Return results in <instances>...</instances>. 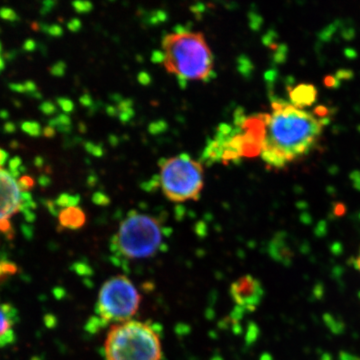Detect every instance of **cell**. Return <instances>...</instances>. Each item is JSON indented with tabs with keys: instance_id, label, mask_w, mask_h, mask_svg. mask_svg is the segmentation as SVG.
I'll use <instances>...</instances> for the list:
<instances>
[{
	"instance_id": "6da1fadb",
	"label": "cell",
	"mask_w": 360,
	"mask_h": 360,
	"mask_svg": "<svg viewBox=\"0 0 360 360\" xmlns=\"http://www.w3.org/2000/svg\"><path fill=\"white\" fill-rule=\"evenodd\" d=\"M322 131L321 120L309 111L277 101L272 112L265 116L260 155L270 167L283 168L309 155Z\"/></svg>"
},
{
	"instance_id": "7a4b0ae2",
	"label": "cell",
	"mask_w": 360,
	"mask_h": 360,
	"mask_svg": "<svg viewBox=\"0 0 360 360\" xmlns=\"http://www.w3.org/2000/svg\"><path fill=\"white\" fill-rule=\"evenodd\" d=\"M162 63L181 80H203L213 68V54L200 32H174L162 40Z\"/></svg>"
},
{
	"instance_id": "3957f363",
	"label": "cell",
	"mask_w": 360,
	"mask_h": 360,
	"mask_svg": "<svg viewBox=\"0 0 360 360\" xmlns=\"http://www.w3.org/2000/svg\"><path fill=\"white\" fill-rule=\"evenodd\" d=\"M104 355L105 360H162V345L153 326L129 321L108 331Z\"/></svg>"
},
{
	"instance_id": "277c9868",
	"label": "cell",
	"mask_w": 360,
	"mask_h": 360,
	"mask_svg": "<svg viewBox=\"0 0 360 360\" xmlns=\"http://www.w3.org/2000/svg\"><path fill=\"white\" fill-rule=\"evenodd\" d=\"M161 243L160 222L141 213H134L123 220L115 238L116 248L129 259L153 257L160 250Z\"/></svg>"
},
{
	"instance_id": "5b68a950",
	"label": "cell",
	"mask_w": 360,
	"mask_h": 360,
	"mask_svg": "<svg viewBox=\"0 0 360 360\" xmlns=\"http://www.w3.org/2000/svg\"><path fill=\"white\" fill-rule=\"evenodd\" d=\"M205 184L202 165L188 155L168 158L161 165L160 186L172 202L198 200Z\"/></svg>"
},
{
	"instance_id": "8992f818",
	"label": "cell",
	"mask_w": 360,
	"mask_h": 360,
	"mask_svg": "<svg viewBox=\"0 0 360 360\" xmlns=\"http://www.w3.org/2000/svg\"><path fill=\"white\" fill-rule=\"evenodd\" d=\"M141 295L129 277L117 276L108 279L99 291L96 312L99 319L108 322L129 321L139 309Z\"/></svg>"
},
{
	"instance_id": "52a82bcc",
	"label": "cell",
	"mask_w": 360,
	"mask_h": 360,
	"mask_svg": "<svg viewBox=\"0 0 360 360\" xmlns=\"http://www.w3.org/2000/svg\"><path fill=\"white\" fill-rule=\"evenodd\" d=\"M23 205L18 181L0 168V224L8 222L16 212H22Z\"/></svg>"
},
{
	"instance_id": "ba28073f",
	"label": "cell",
	"mask_w": 360,
	"mask_h": 360,
	"mask_svg": "<svg viewBox=\"0 0 360 360\" xmlns=\"http://www.w3.org/2000/svg\"><path fill=\"white\" fill-rule=\"evenodd\" d=\"M231 293L238 307L248 311H255L264 298V290L255 277L243 276L231 284Z\"/></svg>"
},
{
	"instance_id": "9c48e42d",
	"label": "cell",
	"mask_w": 360,
	"mask_h": 360,
	"mask_svg": "<svg viewBox=\"0 0 360 360\" xmlns=\"http://www.w3.org/2000/svg\"><path fill=\"white\" fill-rule=\"evenodd\" d=\"M18 321V309L9 303L0 302V347L15 341L14 328Z\"/></svg>"
},
{
	"instance_id": "30bf717a",
	"label": "cell",
	"mask_w": 360,
	"mask_h": 360,
	"mask_svg": "<svg viewBox=\"0 0 360 360\" xmlns=\"http://www.w3.org/2000/svg\"><path fill=\"white\" fill-rule=\"evenodd\" d=\"M59 221L65 227L70 229H78L84 226L86 217L84 210L77 206H70L61 210L59 213Z\"/></svg>"
},
{
	"instance_id": "8fae6325",
	"label": "cell",
	"mask_w": 360,
	"mask_h": 360,
	"mask_svg": "<svg viewBox=\"0 0 360 360\" xmlns=\"http://www.w3.org/2000/svg\"><path fill=\"white\" fill-rule=\"evenodd\" d=\"M314 97V87L310 86V85H300L291 94V99L297 108H300L303 104L312 103Z\"/></svg>"
},
{
	"instance_id": "7c38bea8",
	"label": "cell",
	"mask_w": 360,
	"mask_h": 360,
	"mask_svg": "<svg viewBox=\"0 0 360 360\" xmlns=\"http://www.w3.org/2000/svg\"><path fill=\"white\" fill-rule=\"evenodd\" d=\"M20 129L32 137H39L42 134L41 127L37 122H22L20 123Z\"/></svg>"
},
{
	"instance_id": "4fadbf2b",
	"label": "cell",
	"mask_w": 360,
	"mask_h": 360,
	"mask_svg": "<svg viewBox=\"0 0 360 360\" xmlns=\"http://www.w3.org/2000/svg\"><path fill=\"white\" fill-rule=\"evenodd\" d=\"M0 18L11 21V22H15V21L20 20V16L18 15V13L13 9L9 8V7H1L0 8Z\"/></svg>"
},
{
	"instance_id": "5bb4252c",
	"label": "cell",
	"mask_w": 360,
	"mask_h": 360,
	"mask_svg": "<svg viewBox=\"0 0 360 360\" xmlns=\"http://www.w3.org/2000/svg\"><path fill=\"white\" fill-rule=\"evenodd\" d=\"M39 110L45 115H53L58 112V108L51 101H44L39 105Z\"/></svg>"
},
{
	"instance_id": "9a60e30c",
	"label": "cell",
	"mask_w": 360,
	"mask_h": 360,
	"mask_svg": "<svg viewBox=\"0 0 360 360\" xmlns=\"http://www.w3.org/2000/svg\"><path fill=\"white\" fill-rule=\"evenodd\" d=\"M65 63L63 61H58V63H54L51 68V73L53 77H63L65 73Z\"/></svg>"
},
{
	"instance_id": "2e32d148",
	"label": "cell",
	"mask_w": 360,
	"mask_h": 360,
	"mask_svg": "<svg viewBox=\"0 0 360 360\" xmlns=\"http://www.w3.org/2000/svg\"><path fill=\"white\" fill-rule=\"evenodd\" d=\"M18 184L21 191H28V189L32 188L34 186V180L30 176H22L18 180Z\"/></svg>"
},
{
	"instance_id": "e0dca14e",
	"label": "cell",
	"mask_w": 360,
	"mask_h": 360,
	"mask_svg": "<svg viewBox=\"0 0 360 360\" xmlns=\"http://www.w3.org/2000/svg\"><path fill=\"white\" fill-rule=\"evenodd\" d=\"M56 103H58L61 110L65 111V112H71L73 108H75L72 101H70V99L65 98V97H59V98L56 99Z\"/></svg>"
},
{
	"instance_id": "ac0fdd59",
	"label": "cell",
	"mask_w": 360,
	"mask_h": 360,
	"mask_svg": "<svg viewBox=\"0 0 360 360\" xmlns=\"http://www.w3.org/2000/svg\"><path fill=\"white\" fill-rule=\"evenodd\" d=\"M72 6L73 7H75V11H77V13H89L90 9L92 8V6L91 4H90V2H73Z\"/></svg>"
},
{
	"instance_id": "d6986e66",
	"label": "cell",
	"mask_w": 360,
	"mask_h": 360,
	"mask_svg": "<svg viewBox=\"0 0 360 360\" xmlns=\"http://www.w3.org/2000/svg\"><path fill=\"white\" fill-rule=\"evenodd\" d=\"M56 6V1H51V0H47V1L42 2V8L40 9V14L41 15H46L52 11L54 6Z\"/></svg>"
},
{
	"instance_id": "ffe728a7",
	"label": "cell",
	"mask_w": 360,
	"mask_h": 360,
	"mask_svg": "<svg viewBox=\"0 0 360 360\" xmlns=\"http://www.w3.org/2000/svg\"><path fill=\"white\" fill-rule=\"evenodd\" d=\"M47 34L51 35V37H59L63 34V30L61 26L58 25H52L49 26V30H47Z\"/></svg>"
},
{
	"instance_id": "44dd1931",
	"label": "cell",
	"mask_w": 360,
	"mask_h": 360,
	"mask_svg": "<svg viewBox=\"0 0 360 360\" xmlns=\"http://www.w3.org/2000/svg\"><path fill=\"white\" fill-rule=\"evenodd\" d=\"M22 49H25L26 52H32L37 51V44L34 39H27L25 40V44L22 45Z\"/></svg>"
},
{
	"instance_id": "7402d4cb",
	"label": "cell",
	"mask_w": 360,
	"mask_h": 360,
	"mask_svg": "<svg viewBox=\"0 0 360 360\" xmlns=\"http://www.w3.org/2000/svg\"><path fill=\"white\" fill-rule=\"evenodd\" d=\"M21 162H22V160H21L20 156H14V158H11V160H9V170L20 169V167H21Z\"/></svg>"
},
{
	"instance_id": "603a6c76",
	"label": "cell",
	"mask_w": 360,
	"mask_h": 360,
	"mask_svg": "<svg viewBox=\"0 0 360 360\" xmlns=\"http://www.w3.org/2000/svg\"><path fill=\"white\" fill-rule=\"evenodd\" d=\"M23 84H25L27 96L28 94H34V92L39 91V90H37V85L35 84V82H32V80H26Z\"/></svg>"
},
{
	"instance_id": "cb8c5ba5",
	"label": "cell",
	"mask_w": 360,
	"mask_h": 360,
	"mask_svg": "<svg viewBox=\"0 0 360 360\" xmlns=\"http://www.w3.org/2000/svg\"><path fill=\"white\" fill-rule=\"evenodd\" d=\"M14 270H15V267L13 265L0 262V277L4 276V274H8V272H13Z\"/></svg>"
},
{
	"instance_id": "d4e9b609",
	"label": "cell",
	"mask_w": 360,
	"mask_h": 360,
	"mask_svg": "<svg viewBox=\"0 0 360 360\" xmlns=\"http://www.w3.org/2000/svg\"><path fill=\"white\" fill-rule=\"evenodd\" d=\"M4 134H11L16 131V124L13 122H6L4 125Z\"/></svg>"
},
{
	"instance_id": "484cf974",
	"label": "cell",
	"mask_w": 360,
	"mask_h": 360,
	"mask_svg": "<svg viewBox=\"0 0 360 360\" xmlns=\"http://www.w3.org/2000/svg\"><path fill=\"white\" fill-rule=\"evenodd\" d=\"M37 181H39V184L41 187H47L51 184V179L46 174L40 175Z\"/></svg>"
},
{
	"instance_id": "4316f807",
	"label": "cell",
	"mask_w": 360,
	"mask_h": 360,
	"mask_svg": "<svg viewBox=\"0 0 360 360\" xmlns=\"http://www.w3.org/2000/svg\"><path fill=\"white\" fill-rule=\"evenodd\" d=\"M8 87L11 91L18 92V94H25L26 92L25 86L23 84H9Z\"/></svg>"
},
{
	"instance_id": "83f0119b",
	"label": "cell",
	"mask_w": 360,
	"mask_h": 360,
	"mask_svg": "<svg viewBox=\"0 0 360 360\" xmlns=\"http://www.w3.org/2000/svg\"><path fill=\"white\" fill-rule=\"evenodd\" d=\"M68 30H71V32H78L82 27V22H80L78 20H72L70 21V23L68 25Z\"/></svg>"
},
{
	"instance_id": "f1b7e54d",
	"label": "cell",
	"mask_w": 360,
	"mask_h": 360,
	"mask_svg": "<svg viewBox=\"0 0 360 360\" xmlns=\"http://www.w3.org/2000/svg\"><path fill=\"white\" fill-rule=\"evenodd\" d=\"M9 155L4 149L0 148V168L4 167L8 160Z\"/></svg>"
},
{
	"instance_id": "f546056e",
	"label": "cell",
	"mask_w": 360,
	"mask_h": 360,
	"mask_svg": "<svg viewBox=\"0 0 360 360\" xmlns=\"http://www.w3.org/2000/svg\"><path fill=\"white\" fill-rule=\"evenodd\" d=\"M56 134V129H54L53 127H49H49H45L44 130V135L45 137H47V139H52Z\"/></svg>"
},
{
	"instance_id": "4dcf8cb0",
	"label": "cell",
	"mask_w": 360,
	"mask_h": 360,
	"mask_svg": "<svg viewBox=\"0 0 360 360\" xmlns=\"http://www.w3.org/2000/svg\"><path fill=\"white\" fill-rule=\"evenodd\" d=\"M21 200H22V202H30V201H32V194L30 193H28V191H21Z\"/></svg>"
},
{
	"instance_id": "1f68e13d",
	"label": "cell",
	"mask_w": 360,
	"mask_h": 360,
	"mask_svg": "<svg viewBox=\"0 0 360 360\" xmlns=\"http://www.w3.org/2000/svg\"><path fill=\"white\" fill-rule=\"evenodd\" d=\"M34 167L37 168H42L44 165V158H42V156H37V158H34Z\"/></svg>"
},
{
	"instance_id": "d6a6232c",
	"label": "cell",
	"mask_w": 360,
	"mask_h": 360,
	"mask_svg": "<svg viewBox=\"0 0 360 360\" xmlns=\"http://www.w3.org/2000/svg\"><path fill=\"white\" fill-rule=\"evenodd\" d=\"M16 56H18V52H16L15 51H11L9 52H6V53L4 54V58H6V60L11 61L16 58Z\"/></svg>"
},
{
	"instance_id": "836d02e7",
	"label": "cell",
	"mask_w": 360,
	"mask_h": 360,
	"mask_svg": "<svg viewBox=\"0 0 360 360\" xmlns=\"http://www.w3.org/2000/svg\"><path fill=\"white\" fill-rule=\"evenodd\" d=\"M354 266L360 271V248L359 252H357L356 257L354 258Z\"/></svg>"
},
{
	"instance_id": "e575fe53",
	"label": "cell",
	"mask_w": 360,
	"mask_h": 360,
	"mask_svg": "<svg viewBox=\"0 0 360 360\" xmlns=\"http://www.w3.org/2000/svg\"><path fill=\"white\" fill-rule=\"evenodd\" d=\"M0 118L4 120H7L9 118V112L6 110H0Z\"/></svg>"
},
{
	"instance_id": "d590c367",
	"label": "cell",
	"mask_w": 360,
	"mask_h": 360,
	"mask_svg": "<svg viewBox=\"0 0 360 360\" xmlns=\"http://www.w3.org/2000/svg\"><path fill=\"white\" fill-rule=\"evenodd\" d=\"M28 96L32 97V98H34V99H41L42 98V94H40L39 91L34 92V94H28Z\"/></svg>"
},
{
	"instance_id": "8d00e7d4",
	"label": "cell",
	"mask_w": 360,
	"mask_h": 360,
	"mask_svg": "<svg viewBox=\"0 0 360 360\" xmlns=\"http://www.w3.org/2000/svg\"><path fill=\"white\" fill-rule=\"evenodd\" d=\"M4 68H6V61H4V59L0 56V72L4 70Z\"/></svg>"
},
{
	"instance_id": "74e56055",
	"label": "cell",
	"mask_w": 360,
	"mask_h": 360,
	"mask_svg": "<svg viewBox=\"0 0 360 360\" xmlns=\"http://www.w3.org/2000/svg\"><path fill=\"white\" fill-rule=\"evenodd\" d=\"M11 148L15 149L18 148V142L16 141H13L11 142Z\"/></svg>"
},
{
	"instance_id": "f35d334b",
	"label": "cell",
	"mask_w": 360,
	"mask_h": 360,
	"mask_svg": "<svg viewBox=\"0 0 360 360\" xmlns=\"http://www.w3.org/2000/svg\"><path fill=\"white\" fill-rule=\"evenodd\" d=\"M26 167H23V165H21V167H20V174H25V172H26Z\"/></svg>"
},
{
	"instance_id": "ab89813d",
	"label": "cell",
	"mask_w": 360,
	"mask_h": 360,
	"mask_svg": "<svg viewBox=\"0 0 360 360\" xmlns=\"http://www.w3.org/2000/svg\"><path fill=\"white\" fill-rule=\"evenodd\" d=\"M1 44H0V53H1Z\"/></svg>"
},
{
	"instance_id": "60d3db41",
	"label": "cell",
	"mask_w": 360,
	"mask_h": 360,
	"mask_svg": "<svg viewBox=\"0 0 360 360\" xmlns=\"http://www.w3.org/2000/svg\"><path fill=\"white\" fill-rule=\"evenodd\" d=\"M0 32H1V30H0Z\"/></svg>"
}]
</instances>
